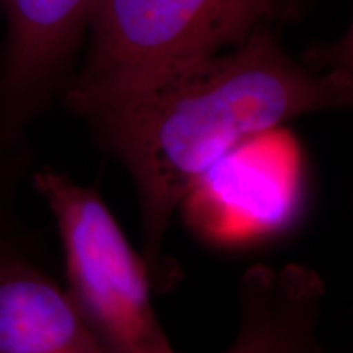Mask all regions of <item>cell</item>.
I'll use <instances>...</instances> for the list:
<instances>
[{
	"instance_id": "cell-1",
	"label": "cell",
	"mask_w": 353,
	"mask_h": 353,
	"mask_svg": "<svg viewBox=\"0 0 353 353\" xmlns=\"http://www.w3.org/2000/svg\"><path fill=\"white\" fill-rule=\"evenodd\" d=\"M348 107L353 87L343 74L298 63L267 28L74 113L130 175L141 257L152 290L165 291L176 278L164 249L172 216L208 172L285 123Z\"/></svg>"
},
{
	"instance_id": "cell-2",
	"label": "cell",
	"mask_w": 353,
	"mask_h": 353,
	"mask_svg": "<svg viewBox=\"0 0 353 353\" xmlns=\"http://www.w3.org/2000/svg\"><path fill=\"white\" fill-rule=\"evenodd\" d=\"M304 0H97L87 54L64 88L70 112L123 95L175 65L244 43Z\"/></svg>"
},
{
	"instance_id": "cell-3",
	"label": "cell",
	"mask_w": 353,
	"mask_h": 353,
	"mask_svg": "<svg viewBox=\"0 0 353 353\" xmlns=\"http://www.w3.org/2000/svg\"><path fill=\"white\" fill-rule=\"evenodd\" d=\"M32 187L54 218L65 291L105 353H179L152 306V283L99 190L41 167Z\"/></svg>"
},
{
	"instance_id": "cell-4",
	"label": "cell",
	"mask_w": 353,
	"mask_h": 353,
	"mask_svg": "<svg viewBox=\"0 0 353 353\" xmlns=\"http://www.w3.org/2000/svg\"><path fill=\"white\" fill-rule=\"evenodd\" d=\"M97 0H0L6 50L0 57V139L23 128L63 94Z\"/></svg>"
},
{
	"instance_id": "cell-5",
	"label": "cell",
	"mask_w": 353,
	"mask_h": 353,
	"mask_svg": "<svg viewBox=\"0 0 353 353\" xmlns=\"http://www.w3.org/2000/svg\"><path fill=\"white\" fill-rule=\"evenodd\" d=\"M325 285L299 263L254 265L239 281V327L224 353H327L319 341Z\"/></svg>"
},
{
	"instance_id": "cell-6",
	"label": "cell",
	"mask_w": 353,
	"mask_h": 353,
	"mask_svg": "<svg viewBox=\"0 0 353 353\" xmlns=\"http://www.w3.org/2000/svg\"><path fill=\"white\" fill-rule=\"evenodd\" d=\"M0 353H105L65 288L13 247L0 252Z\"/></svg>"
},
{
	"instance_id": "cell-7",
	"label": "cell",
	"mask_w": 353,
	"mask_h": 353,
	"mask_svg": "<svg viewBox=\"0 0 353 353\" xmlns=\"http://www.w3.org/2000/svg\"><path fill=\"white\" fill-rule=\"evenodd\" d=\"M307 64L322 70H337L350 81L353 87V20L342 39L311 52L307 56Z\"/></svg>"
},
{
	"instance_id": "cell-8",
	"label": "cell",
	"mask_w": 353,
	"mask_h": 353,
	"mask_svg": "<svg viewBox=\"0 0 353 353\" xmlns=\"http://www.w3.org/2000/svg\"><path fill=\"white\" fill-rule=\"evenodd\" d=\"M3 148H8V145L0 143V154H2ZM15 174L17 170H7L6 167H3V159L0 156V252H3V250L13 247L12 237H8V232H7L6 213H8L7 200H12V198L8 196V193L12 192V187H15L10 180L13 179V175Z\"/></svg>"
}]
</instances>
